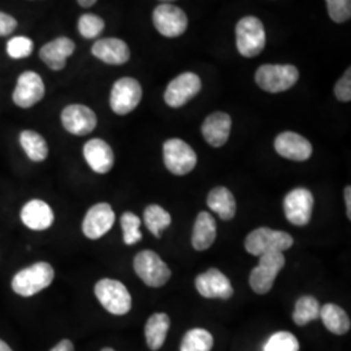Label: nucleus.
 Segmentation results:
<instances>
[{
  "label": "nucleus",
  "mask_w": 351,
  "mask_h": 351,
  "mask_svg": "<svg viewBox=\"0 0 351 351\" xmlns=\"http://www.w3.org/2000/svg\"><path fill=\"white\" fill-rule=\"evenodd\" d=\"M169 326H171V320L168 315L164 313L151 315L145 326L146 342L150 350H160L163 348Z\"/></svg>",
  "instance_id": "393cba45"
},
{
  "label": "nucleus",
  "mask_w": 351,
  "mask_h": 351,
  "mask_svg": "<svg viewBox=\"0 0 351 351\" xmlns=\"http://www.w3.org/2000/svg\"><path fill=\"white\" fill-rule=\"evenodd\" d=\"M313 210L314 195L308 189H293L284 199V213L293 226H307L311 220Z\"/></svg>",
  "instance_id": "f8f14e48"
},
{
  "label": "nucleus",
  "mask_w": 351,
  "mask_h": 351,
  "mask_svg": "<svg viewBox=\"0 0 351 351\" xmlns=\"http://www.w3.org/2000/svg\"><path fill=\"white\" fill-rule=\"evenodd\" d=\"M160 1H164V3H169V1H173V0H160Z\"/></svg>",
  "instance_id": "37998d69"
},
{
  "label": "nucleus",
  "mask_w": 351,
  "mask_h": 351,
  "mask_svg": "<svg viewBox=\"0 0 351 351\" xmlns=\"http://www.w3.org/2000/svg\"><path fill=\"white\" fill-rule=\"evenodd\" d=\"M207 206L211 211L219 215L221 220H232L236 216L237 203L234 195L229 189L217 186L213 189L207 195Z\"/></svg>",
  "instance_id": "b1692460"
},
{
  "label": "nucleus",
  "mask_w": 351,
  "mask_h": 351,
  "mask_svg": "<svg viewBox=\"0 0 351 351\" xmlns=\"http://www.w3.org/2000/svg\"><path fill=\"white\" fill-rule=\"evenodd\" d=\"M95 295L110 314L125 315L132 308V295L125 285L117 280L103 278L95 285Z\"/></svg>",
  "instance_id": "39448f33"
},
{
  "label": "nucleus",
  "mask_w": 351,
  "mask_h": 351,
  "mask_svg": "<svg viewBox=\"0 0 351 351\" xmlns=\"http://www.w3.org/2000/svg\"><path fill=\"white\" fill-rule=\"evenodd\" d=\"M104 20L93 13H85L78 20V32L80 34L86 39H94L101 36L104 30Z\"/></svg>",
  "instance_id": "2f4dec72"
},
{
  "label": "nucleus",
  "mask_w": 351,
  "mask_h": 351,
  "mask_svg": "<svg viewBox=\"0 0 351 351\" xmlns=\"http://www.w3.org/2000/svg\"><path fill=\"white\" fill-rule=\"evenodd\" d=\"M237 49L245 58L258 56L265 47V30L263 23L254 16L241 19L236 26Z\"/></svg>",
  "instance_id": "20e7f679"
},
{
  "label": "nucleus",
  "mask_w": 351,
  "mask_h": 351,
  "mask_svg": "<svg viewBox=\"0 0 351 351\" xmlns=\"http://www.w3.org/2000/svg\"><path fill=\"white\" fill-rule=\"evenodd\" d=\"M101 351H114L113 349H111V348H104V349H101Z\"/></svg>",
  "instance_id": "79ce46f5"
},
{
  "label": "nucleus",
  "mask_w": 351,
  "mask_h": 351,
  "mask_svg": "<svg viewBox=\"0 0 351 351\" xmlns=\"http://www.w3.org/2000/svg\"><path fill=\"white\" fill-rule=\"evenodd\" d=\"M152 21L156 30L164 37H180L188 29L186 13L169 3H163L154 10Z\"/></svg>",
  "instance_id": "9d476101"
},
{
  "label": "nucleus",
  "mask_w": 351,
  "mask_h": 351,
  "mask_svg": "<svg viewBox=\"0 0 351 351\" xmlns=\"http://www.w3.org/2000/svg\"><path fill=\"white\" fill-rule=\"evenodd\" d=\"M293 243L294 239L287 232L263 226L254 229L246 237L245 249L251 255L261 256L268 252H282L288 250L293 246Z\"/></svg>",
  "instance_id": "7ed1b4c3"
},
{
  "label": "nucleus",
  "mask_w": 351,
  "mask_h": 351,
  "mask_svg": "<svg viewBox=\"0 0 351 351\" xmlns=\"http://www.w3.org/2000/svg\"><path fill=\"white\" fill-rule=\"evenodd\" d=\"M335 95L339 101H351V69L348 68L346 72L339 80L335 86Z\"/></svg>",
  "instance_id": "c9c22d12"
},
{
  "label": "nucleus",
  "mask_w": 351,
  "mask_h": 351,
  "mask_svg": "<svg viewBox=\"0 0 351 351\" xmlns=\"http://www.w3.org/2000/svg\"><path fill=\"white\" fill-rule=\"evenodd\" d=\"M55 277L52 265L38 262L17 272L12 278L13 291L21 297L36 295L43 289L49 288Z\"/></svg>",
  "instance_id": "f03ea898"
},
{
  "label": "nucleus",
  "mask_w": 351,
  "mask_h": 351,
  "mask_svg": "<svg viewBox=\"0 0 351 351\" xmlns=\"http://www.w3.org/2000/svg\"><path fill=\"white\" fill-rule=\"evenodd\" d=\"M50 351H75V346L69 339H63L56 346H53Z\"/></svg>",
  "instance_id": "4c0bfd02"
},
{
  "label": "nucleus",
  "mask_w": 351,
  "mask_h": 351,
  "mask_svg": "<svg viewBox=\"0 0 351 351\" xmlns=\"http://www.w3.org/2000/svg\"><path fill=\"white\" fill-rule=\"evenodd\" d=\"M121 228H123V234H124V242L125 245H136L142 239V233L139 230L141 226V220L136 213H123L121 219Z\"/></svg>",
  "instance_id": "473e14b6"
},
{
  "label": "nucleus",
  "mask_w": 351,
  "mask_h": 351,
  "mask_svg": "<svg viewBox=\"0 0 351 351\" xmlns=\"http://www.w3.org/2000/svg\"><path fill=\"white\" fill-rule=\"evenodd\" d=\"M264 351H300V342L290 332H276L264 345Z\"/></svg>",
  "instance_id": "7c9ffc66"
},
{
  "label": "nucleus",
  "mask_w": 351,
  "mask_h": 351,
  "mask_svg": "<svg viewBox=\"0 0 351 351\" xmlns=\"http://www.w3.org/2000/svg\"><path fill=\"white\" fill-rule=\"evenodd\" d=\"M285 267V256L282 252H268L259 256V263L251 271L249 284L251 289L264 295L275 284L277 275Z\"/></svg>",
  "instance_id": "0eeeda50"
},
{
  "label": "nucleus",
  "mask_w": 351,
  "mask_h": 351,
  "mask_svg": "<svg viewBox=\"0 0 351 351\" xmlns=\"http://www.w3.org/2000/svg\"><path fill=\"white\" fill-rule=\"evenodd\" d=\"M163 158L167 169L176 176L188 175L198 162L195 151L186 142L178 138L165 141Z\"/></svg>",
  "instance_id": "6e6552de"
},
{
  "label": "nucleus",
  "mask_w": 351,
  "mask_h": 351,
  "mask_svg": "<svg viewBox=\"0 0 351 351\" xmlns=\"http://www.w3.org/2000/svg\"><path fill=\"white\" fill-rule=\"evenodd\" d=\"M216 221L211 213H203L197 216V220L193 228L191 245L197 251H204L210 249L216 239Z\"/></svg>",
  "instance_id": "5701e85b"
},
{
  "label": "nucleus",
  "mask_w": 351,
  "mask_h": 351,
  "mask_svg": "<svg viewBox=\"0 0 351 351\" xmlns=\"http://www.w3.org/2000/svg\"><path fill=\"white\" fill-rule=\"evenodd\" d=\"M84 156L88 167L97 173H108L114 164L111 146L101 138L90 139L84 146Z\"/></svg>",
  "instance_id": "a211bd4d"
},
{
  "label": "nucleus",
  "mask_w": 351,
  "mask_h": 351,
  "mask_svg": "<svg viewBox=\"0 0 351 351\" xmlns=\"http://www.w3.org/2000/svg\"><path fill=\"white\" fill-rule=\"evenodd\" d=\"M328 14L336 24H343L351 17V0H326Z\"/></svg>",
  "instance_id": "72a5a7b5"
},
{
  "label": "nucleus",
  "mask_w": 351,
  "mask_h": 351,
  "mask_svg": "<svg viewBox=\"0 0 351 351\" xmlns=\"http://www.w3.org/2000/svg\"><path fill=\"white\" fill-rule=\"evenodd\" d=\"M0 351H12V349L4 341L0 339Z\"/></svg>",
  "instance_id": "a19ab883"
},
{
  "label": "nucleus",
  "mask_w": 351,
  "mask_h": 351,
  "mask_svg": "<svg viewBox=\"0 0 351 351\" xmlns=\"http://www.w3.org/2000/svg\"><path fill=\"white\" fill-rule=\"evenodd\" d=\"M142 99V86L136 78L124 77L114 82L111 97H110V106L112 111L120 116L134 111L138 107Z\"/></svg>",
  "instance_id": "1a4fd4ad"
},
{
  "label": "nucleus",
  "mask_w": 351,
  "mask_h": 351,
  "mask_svg": "<svg viewBox=\"0 0 351 351\" xmlns=\"http://www.w3.org/2000/svg\"><path fill=\"white\" fill-rule=\"evenodd\" d=\"M114 224V213L108 203H98L88 210L82 232L88 239H99L107 234Z\"/></svg>",
  "instance_id": "dca6fc26"
},
{
  "label": "nucleus",
  "mask_w": 351,
  "mask_h": 351,
  "mask_svg": "<svg viewBox=\"0 0 351 351\" xmlns=\"http://www.w3.org/2000/svg\"><path fill=\"white\" fill-rule=\"evenodd\" d=\"M202 90L199 75L193 72H185L172 80L164 93V101L172 107L180 108L191 101Z\"/></svg>",
  "instance_id": "9b49d317"
},
{
  "label": "nucleus",
  "mask_w": 351,
  "mask_h": 351,
  "mask_svg": "<svg viewBox=\"0 0 351 351\" xmlns=\"http://www.w3.org/2000/svg\"><path fill=\"white\" fill-rule=\"evenodd\" d=\"M345 204H346V215L348 217L351 219V188L350 186H346L345 188Z\"/></svg>",
  "instance_id": "58836bf2"
},
{
  "label": "nucleus",
  "mask_w": 351,
  "mask_h": 351,
  "mask_svg": "<svg viewBox=\"0 0 351 351\" xmlns=\"http://www.w3.org/2000/svg\"><path fill=\"white\" fill-rule=\"evenodd\" d=\"M77 1H78V4H80L81 7L90 8V7H93L98 0H77Z\"/></svg>",
  "instance_id": "ea45409f"
},
{
  "label": "nucleus",
  "mask_w": 351,
  "mask_h": 351,
  "mask_svg": "<svg viewBox=\"0 0 351 351\" xmlns=\"http://www.w3.org/2000/svg\"><path fill=\"white\" fill-rule=\"evenodd\" d=\"M326 329L335 335L342 336L350 330L351 322L349 315L343 308L335 303H326L320 307V316Z\"/></svg>",
  "instance_id": "a878e982"
},
{
  "label": "nucleus",
  "mask_w": 351,
  "mask_h": 351,
  "mask_svg": "<svg viewBox=\"0 0 351 351\" xmlns=\"http://www.w3.org/2000/svg\"><path fill=\"white\" fill-rule=\"evenodd\" d=\"M62 123L71 134L86 136L90 134L98 124L95 112L84 104L66 106L62 112Z\"/></svg>",
  "instance_id": "4468645a"
},
{
  "label": "nucleus",
  "mask_w": 351,
  "mask_h": 351,
  "mask_svg": "<svg viewBox=\"0 0 351 351\" xmlns=\"http://www.w3.org/2000/svg\"><path fill=\"white\" fill-rule=\"evenodd\" d=\"M21 220L33 230H46L53 223V213L46 202L33 199L21 210Z\"/></svg>",
  "instance_id": "4be33fe9"
},
{
  "label": "nucleus",
  "mask_w": 351,
  "mask_h": 351,
  "mask_svg": "<svg viewBox=\"0 0 351 351\" xmlns=\"http://www.w3.org/2000/svg\"><path fill=\"white\" fill-rule=\"evenodd\" d=\"M320 303L311 295H303L295 302L293 320L297 326H303L314 322L320 316Z\"/></svg>",
  "instance_id": "c85d7f7f"
},
{
  "label": "nucleus",
  "mask_w": 351,
  "mask_h": 351,
  "mask_svg": "<svg viewBox=\"0 0 351 351\" xmlns=\"http://www.w3.org/2000/svg\"><path fill=\"white\" fill-rule=\"evenodd\" d=\"M277 154L289 160L304 162L313 155V145L308 139L294 132H284L275 139Z\"/></svg>",
  "instance_id": "f3484780"
},
{
  "label": "nucleus",
  "mask_w": 351,
  "mask_h": 351,
  "mask_svg": "<svg viewBox=\"0 0 351 351\" xmlns=\"http://www.w3.org/2000/svg\"><path fill=\"white\" fill-rule=\"evenodd\" d=\"M195 288L204 298L229 300L233 295V287L228 277L216 268H210L195 278Z\"/></svg>",
  "instance_id": "2eb2a0df"
},
{
  "label": "nucleus",
  "mask_w": 351,
  "mask_h": 351,
  "mask_svg": "<svg viewBox=\"0 0 351 351\" xmlns=\"http://www.w3.org/2000/svg\"><path fill=\"white\" fill-rule=\"evenodd\" d=\"M34 49L33 40L26 37H14L7 43V53L12 59H24L32 55Z\"/></svg>",
  "instance_id": "f704fd0d"
},
{
  "label": "nucleus",
  "mask_w": 351,
  "mask_h": 351,
  "mask_svg": "<svg viewBox=\"0 0 351 351\" xmlns=\"http://www.w3.org/2000/svg\"><path fill=\"white\" fill-rule=\"evenodd\" d=\"M75 42L66 37H59L46 43L40 51L39 58L52 71H62L66 65V59L73 55Z\"/></svg>",
  "instance_id": "6ab92c4d"
},
{
  "label": "nucleus",
  "mask_w": 351,
  "mask_h": 351,
  "mask_svg": "<svg viewBox=\"0 0 351 351\" xmlns=\"http://www.w3.org/2000/svg\"><path fill=\"white\" fill-rule=\"evenodd\" d=\"M143 221L151 233L156 239H160L164 230L172 224V217L163 207L158 204H150L143 213Z\"/></svg>",
  "instance_id": "cd10ccee"
},
{
  "label": "nucleus",
  "mask_w": 351,
  "mask_h": 351,
  "mask_svg": "<svg viewBox=\"0 0 351 351\" xmlns=\"http://www.w3.org/2000/svg\"><path fill=\"white\" fill-rule=\"evenodd\" d=\"M93 55L103 63L123 65L130 59V50L125 42L119 38H104L94 43Z\"/></svg>",
  "instance_id": "412c9836"
},
{
  "label": "nucleus",
  "mask_w": 351,
  "mask_h": 351,
  "mask_svg": "<svg viewBox=\"0 0 351 351\" xmlns=\"http://www.w3.org/2000/svg\"><path fill=\"white\" fill-rule=\"evenodd\" d=\"M232 119L226 112H213L206 117L202 125V134L213 147L224 146L230 134Z\"/></svg>",
  "instance_id": "aec40b11"
},
{
  "label": "nucleus",
  "mask_w": 351,
  "mask_h": 351,
  "mask_svg": "<svg viewBox=\"0 0 351 351\" xmlns=\"http://www.w3.org/2000/svg\"><path fill=\"white\" fill-rule=\"evenodd\" d=\"M213 346V335L202 328H194L186 332L181 342V351H211Z\"/></svg>",
  "instance_id": "c756f323"
},
{
  "label": "nucleus",
  "mask_w": 351,
  "mask_h": 351,
  "mask_svg": "<svg viewBox=\"0 0 351 351\" xmlns=\"http://www.w3.org/2000/svg\"><path fill=\"white\" fill-rule=\"evenodd\" d=\"M20 143L32 162H43L49 156L46 139L34 130H24L20 134Z\"/></svg>",
  "instance_id": "bb28decb"
},
{
  "label": "nucleus",
  "mask_w": 351,
  "mask_h": 351,
  "mask_svg": "<svg viewBox=\"0 0 351 351\" xmlns=\"http://www.w3.org/2000/svg\"><path fill=\"white\" fill-rule=\"evenodd\" d=\"M45 91L46 88L42 77L36 72L27 71L17 80V85L13 91V101L17 107L30 108L43 99Z\"/></svg>",
  "instance_id": "ddd939ff"
},
{
  "label": "nucleus",
  "mask_w": 351,
  "mask_h": 351,
  "mask_svg": "<svg viewBox=\"0 0 351 351\" xmlns=\"http://www.w3.org/2000/svg\"><path fill=\"white\" fill-rule=\"evenodd\" d=\"M17 27V20L8 13L0 12V37L12 34Z\"/></svg>",
  "instance_id": "e433bc0d"
},
{
  "label": "nucleus",
  "mask_w": 351,
  "mask_h": 351,
  "mask_svg": "<svg viewBox=\"0 0 351 351\" xmlns=\"http://www.w3.org/2000/svg\"><path fill=\"white\" fill-rule=\"evenodd\" d=\"M134 271L151 288H162L171 278V269L155 251L143 250L134 258Z\"/></svg>",
  "instance_id": "423d86ee"
},
{
  "label": "nucleus",
  "mask_w": 351,
  "mask_h": 351,
  "mask_svg": "<svg viewBox=\"0 0 351 351\" xmlns=\"http://www.w3.org/2000/svg\"><path fill=\"white\" fill-rule=\"evenodd\" d=\"M300 78L297 66L290 64H264L255 73L259 88L272 94H278L293 88Z\"/></svg>",
  "instance_id": "f257e3e1"
}]
</instances>
